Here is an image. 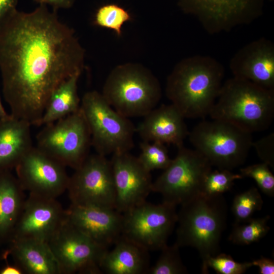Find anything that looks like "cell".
<instances>
[{
	"mask_svg": "<svg viewBox=\"0 0 274 274\" xmlns=\"http://www.w3.org/2000/svg\"><path fill=\"white\" fill-rule=\"evenodd\" d=\"M75 31L47 5L17 10L0 26V72L11 115L40 126L55 89L84 66Z\"/></svg>",
	"mask_w": 274,
	"mask_h": 274,
	"instance_id": "1",
	"label": "cell"
},
{
	"mask_svg": "<svg viewBox=\"0 0 274 274\" xmlns=\"http://www.w3.org/2000/svg\"><path fill=\"white\" fill-rule=\"evenodd\" d=\"M224 73L222 64L211 56L186 57L168 76L165 95L185 118H203L217 98Z\"/></svg>",
	"mask_w": 274,
	"mask_h": 274,
	"instance_id": "2",
	"label": "cell"
},
{
	"mask_svg": "<svg viewBox=\"0 0 274 274\" xmlns=\"http://www.w3.org/2000/svg\"><path fill=\"white\" fill-rule=\"evenodd\" d=\"M227 208L222 194H200L181 205L177 213V239L180 247H191L202 260L201 271L207 273L208 259L218 254L224 230Z\"/></svg>",
	"mask_w": 274,
	"mask_h": 274,
	"instance_id": "3",
	"label": "cell"
},
{
	"mask_svg": "<svg viewBox=\"0 0 274 274\" xmlns=\"http://www.w3.org/2000/svg\"><path fill=\"white\" fill-rule=\"evenodd\" d=\"M209 116L251 133L265 130L274 118V90L232 77L223 83Z\"/></svg>",
	"mask_w": 274,
	"mask_h": 274,
	"instance_id": "4",
	"label": "cell"
},
{
	"mask_svg": "<svg viewBox=\"0 0 274 274\" xmlns=\"http://www.w3.org/2000/svg\"><path fill=\"white\" fill-rule=\"evenodd\" d=\"M101 93L113 109L129 118L143 117L156 108L162 89L158 79L149 68L129 62L113 68Z\"/></svg>",
	"mask_w": 274,
	"mask_h": 274,
	"instance_id": "5",
	"label": "cell"
},
{
	"mask_svg": "<svg viewBox=\"0 0 274 274\" xmlns=\"http://www.w3.org/2000/svg\"><path fill=\"white\" fill-rule=\"evenodd\" d=\"M252 134L229 122L212 119L197 124L188 136L212 166L231 170L245 162L252 147Z\"/></svg>",
	"mask_w": 274,
	"mask_h": 274,
	"instance_id": "6",
	"label": "cell"
},
{
	"mask_svg": "<svg viewBox=\"0 0 274 274\" xmlns=\"http://www.w3.org/2000/svg\"><path fill=\"white\" fill-rule=\"evenodd\" d=\"M80 107L96 153L106 156L129 152L133 147L135 127L128 118L113 109L101 93L87 92Z\"/></svg>",
	"mask_w": 274,
	"mask_h": 274,
	"instance_id": "7",
	"label": "cell"
},
{
	"mask_svg": "<svg viewBox=\"0 0 274 274\" xmlns=\"http://www.w3.org/2000/svg\"><path fill=\"white\" fill-rule=\"evenodd\" d=\"M178 149L175 158L152 184V191L160 194L163 202L175 206L202 194L205 179L212 166L196 150L184 145Z\"/></svg>",
	"mask_w": 274,
	"mask_h": 274,
	"instance_id": "8",
	"label": "cell"
},
{
	"mask_svg": "<svg viewBox=\"0 0 274 274\" xmlns=\"http://www.w3.org/2000/svg\"><path fill=\"white\" fill-rule=\"evenodd\" d=\"M37 147L65 166L76 169L89 155L91 134L80 108L53 123L38 133Z\"/></svg>",
	"mask_w": 274,
	"mask_h": 274,
	"instance_id": "9",
	"label": "cell"
},
{
	"mask_svg": "<svg viewBox=\"0 0 274 274\" xmlns=\"http://www.w3.org/2000/svg\"><path fill=\"white\" fill-rule=\"evenodd\" d=\"M123 214L122 234L146 250H161L167 245L177 223L176 206L146 200Z\"/></svg>",
	"mask_w": 274,
	"mask_h": 274,
	"instance_id": "10",
	"label": "cell"
},
{
	"mask_svg": "<svg viewBox=\"0 0 274 274\" xmlns=\"http://www.w3.org/2000/svg\"><path fill=\"white\" fill-rule=\"evenodd\" d=\"M60 274L102 273L101 259L106 248L79 231L66 219L48 243Z\"/></svg>",
	"mask_w": 274,
	"mask_h": 274,
	"instance_id": "11",
	"label": "cell"
},
{
	"mask_svg": "<svg viewBox=\"0 0 274 274\" xmlns=\"http://www.w3.org/2000/svg\"><path fill=\"white\" fill-rule=\"evenodd\" d=\"M70 177L66 191L71 204L115 208V188L110 160L89 155Z\"/></svg>",
	"mask_w": 274,
	"mask_h": 274,
	"instance_id": "12",
	"label": "cell"
},
{
	"mask_svg": "<svg viewBox=\"0 0 274 274\" xmlns=\"http://www.w3.org/2000/svg\"><path fill=\"white\" fill-rule=\"evenodd\" d=\"M211 33L226 31L260 14L263 0H177Z\"/></svg>",
	"mask_w": 274,
	"mask_h": 274,
	"instance_id": "13",
	"label": "cell"
},
{
	"mask_svg": "<svg viewBox=\"0 0 274 274\" xmlns=\"http://www.w3.org/2000/svg\"><path fill=\"white\" fill-rule=\"evenodd\" d=\"M65 167L37 147H32L15 168L24 191L56 198L67 190L70 177Z\"/></svg>",
	"mask_w": 274,
	"mask_h": 274,
	"instance_id": "14",
	"label": "cell"
},
{
	"mask_svg": "<svg viewBox=\"0 0 274 274\" xmlns=\"http://www.w3.org/2000/svg\"><path fill=\"white\" fill-rule=\"evenodd\" d=\"M110 161L115 188V208L123 214L145 201L152 191L151 172L129 152L112 154Z\"/></svg>",
	"mask_w": 274,
	"mask_h": 274,
	"instance_id": "15",
	"label": "cell"
},
{
	"mask_svg": "<svg viewBox=\"0 0 274 274\" xmlns=\"http://www.w3.org/2000/svg\"><path fill=\"white\" fill-rule=\"evenodd\" d=\"M65 220V210L56 198L29 194L9 242L29 239L48 243Z\"/></svg>",
	"mask_w": 274,
	"mask_h": 274,
	"instance_id": "16",
	"label": "cell"
},
{
	"mask_svg": "<svg viewBox=\"0 0 274 274\" xmlns=\"http://www.w3.org/2000/svg\"><path fill=\"white\" fill-rule=\"evenodd\" d=\"M65 217L73 226L107 249L122 234L123 214L114 208L71 204Z\"/></svg>",
	"mask_w": 274,
	"mask_h": 274,
	"instance_id": "17",
	"label": "cell"
},
{
	"mask_svg": "<svg viewBox=\"0 0 274 274\" xmlns=\"http://www.w3.org/2000/svg\"><path fill=\"white\" fill-rule=\"evenodd\" d=\"M233 77L274 90V45L262 38L242 47L231 59Z\"/></svg>",
	"mask_w": 274,
	"mask_h": 274,
	"instance_id": "18",
	"label": "cell"
},
{
	"mask_svg": "<svg viewBox=\"0 0 274 274\" xmlns=\"http://www.w3.org/2000/svg\"><path fill=\"white\" fill-rule=\"evenodd\" d=\"M184 117L172 104L155 108L144 116L135 127L143 141L183 145L189 131Z\"/></svg>",
	"mask_w": 274,
	"mask_h": 274,
	"instance_id": "19",
	"label": "cell"
},
{
	"mask_svg": "<svg viewBox=\"0 0 274 274\" xmlns=\"http://www.w3.org/2000/svg\"><path fill=\"white\" fill-rule=\"evenodd\" d=\"M30 126L11 114L0 119V172L15 168L33 147Z\"/></svg>",
	"mask_w": 274,
	"mask_h": 274,
	"instance_id": "20",
	"label": "cell"
},
{
	"mask_svg": "<svg viewBox=\"0 0 274 274\" xmlns=\"http://www.w3.org/2000/svg\"><path fill=\"white\" fill-rule=\"evenodd\" d=\"M4 253L10 255L24 273L60 274L48 243L29 239H13Z\"/></svg>",
	"mask_w": 274,
	"mask_h": 274,
	"instance_id": "21",
	"label": "cell"
},
{
	"mask_svg": "<svg viewBox=\"0 0 274 274\" xmlns=\"http://www.w3.org/2000/svg\"><path fill=\"white\" fill-rule=\"evenodd\" d=\"M113 246L101 259L102 273L147 274L149 268L148 251L122 235Z\"/></svg>",
	"mask_w": 274,
	"mask_h": 274,
	"instance_id": "22",
	"label": "cell"
},
{
	"mask_svg": "<svg viewBox=\"0 0 274 274\" xmlns=\"http://www.w3.org/2000/svg\"><path fill=\"white\" fill-rule=\"evenodd\" d=\"M24 192L10 170L0 172V244L11 238L26 199Z\"/></svg>",
	"mask_w": 274,
	"mask_h": 274,
	"instance_id": "23",
	"label": "cell"
},
{
	"mask_svg": "<svg viewBox=\"0 0 274 274\" xmlns=\"http://www.w3.org/2000/svg\"><path fill=\"white\" fill-rule=\"evenodd\" d=\"M80 75L78 74L73 76L55 89L48 100L40 126L53 123L80 108L77 91Z\"/></svg>",
	"mask_w": 274,
	"mask_h": 274,
	"instance_id": "24",
	"label": "cell"
},
{
	"mask_svg": "<svg viewBox=\"0 0 274 274\" xmlns=\"http://www.w3.org/2000/svg\"><path fill=\"white\" fill-rule=\"evenodd\" d=\"M269 219V216H266L252 218L243 225L235 224L229 235V241L240 245H247L259 241L268 232Z\"/></svg>",
	"mask_w": 274,
	"mask_h": 274,
	"instance_id": "25",
	"label": "cell"
},
{
	"mask_svg": "<svg viewBox=\"0 0 274 274\" xmlns=\"http://www.w3.org/2000/svg\"><path fill=\"white\" fill-rule=\"evenodd\" d=\"M263 201L258 189L252 187L237 194L233 199L232 212L235 224L245 223L252 218V216L262 207Z\"/></svg>",
	"mask_w": 274,
	"mask_h": 274,
	"instance_id": "26",
	"label": "cell"
},
{
	"mask_svg": "<svg viewBox=\"0 0 274 274\" xmlns=\"http://www.w3.org/2000/svg\"><path fill=\"white\" fill-rule=\"evenodd\" d=\"M131 19V15L124 8L116 4H109L97 10L94 22L96 25L112 30L118 36H121L123 25Z\"/></svg>",
	"mask_w": 274,
	"mask_h": 274,
	"instance_id": "27",
	"label": "cell"
},
{
	"mask_svg": "<svg viewBox=\"0 0 274 274\" xmlns=\"http://www.w3.org/2000/svg\"><path fill=\"white\" fill-rule=\"evenodd\" d=\"M180 247L176 243L166 245L155 264L149 267L147 274H183L187 272L180 254Z\"/></svg>",
	"mask_w": 274,
	"mask_h": 274,
	"instance_id": "28",
	"label": "cell"
},
{
	"mask_svg": "<svg viewBox=\"0 0 274 274\" xmlns=\"http://www.w3.org/2000/svg\"><path fill=\"white\" fill-rule=\"evenodd\" d=\"M140 146L141 153L138 158L148 170H164L170 163L172 159L168 155L165 144L142 141Z\"/></svg>",
	"mask_w": 274,
	"mask_h": 274,
	"instance_id": "29",
	"label": "cell"
},
{
	"mask_svg": "<svg viewBox=\"0 0 274 274\" xmlns=\"http://www.w3.org/2000/svg\"><path fill=\"white\" fill-rule=\"evenodd\" d=\"M240 174L233 173L226 169L211 170L207 176L202 194L208 196L222 194L229 191L235 180L242 179Z\"/></svg>",
	"mask_w": 274,
	"mask_h": 274,
	"instance_id": "30",
	"label": "cell"
},
{
	"mask_svg": "<svg viewBox=\"0 0 274 274\" xmlns=\"http://www.w3.org/2000/svg\"><path fill=\"white\" fill-rule=\"evenodd\" d=\"M243 178L253 179L258 188L266 195L273 196L274 176L265 163L252 164L240 169V174Z\"/></svg>",
	"mask_w": 274,
	"mask_h": 274,
	"instance_id": "31",
	"label": "cell"
},
{
	"mask_svg": "<svg viewBox=\"0 0 274 274\" xmlns=\"http://www.w3.org/2000/svg\"><path fill=\"white\" fill-rule=\"evenodd\" d=\"M207 265L219 274H243L253 264L252 262H238L229 255L218 253L208 259Z\"/></svg>",
	"mask_w": 274,
	"mask_h": 274,
	"instance_id": "32",
	"label": "cell"
},
{
	"mask_svg": "<svg viewBox=\"0 0 274 274\" xmlns=\"http://www.w3.org/2000/svg\"><path fill=\"white\" fill-rule=\"evenodd\" d=\"M252 147L262 162L274 169V133L253 142Z\"/></svg>",
	"mask_w": 274,
	"mask_h": 274,
	"instance_id": "33",
	"label": "cell"
},
{
	"mask_svg": "<svg viewBox=\"0 0 274 274\" xmlns=\"http://www.w3.org/2000/svg\"><path fill=\"white\" fill-rule=\"evenodd\" d=\"M17 3L18 0H0V26L17 10Z\"/></svg>",
	"mask_w": 274,
	"mask_h": 274,
	"instance_id": "34",
	"label": "cell"
},
{
	"mask_svg": "<svg viewBox=\"0 0 274 274\" xmlns=\"http://www.w3.org/2000/svg\"><path fill=\"white\" fill-rule=\"evenodd\" d=\"M253 266L258 267L260 274H273L274 262L271 259L261 256L260 258L252 261Z\"/></svg>",
	"mask_w": 274,
	"mask_h": 274,
	"instance_id": "35",
	"label": "cell"
},
{
	"mask_svg": "<svg viewBox=\"0 0 274 274\" xmlns=\"http://www.w3.org/2000/svg\"><path fill=\"white\" fill-rule=\"evenodd\" d=\"M40 5H50L54 10L68 9L73 6L76 0H34Z\"/></svg>",
	"mask_w": 274,
	"mask_h": 274,
	"instance_id": "36",
	"label": "cell"
},
{
	"mask_svg": "<svg viewBox=\"0 0 274 274\" xmlns=\"http://www.w3.org/2000/svg\"><path fill=\"white\" fill-rule=\"evenodd\" d=\"M24 273L21 268L14 264L11 265L7 264L0 269V274H23Z\"/></svg>",
	"mask_w": 274,
	"mask_h": 274,
	"instance_id": "37",
	"label": "cell"
},
{
	"mask_svg": "<svg viewBox=\"0 0 274 274\" xmlns=\"http://www.w3.org/2000/svg\"><path fill=\"white\" fill-rule=\"evenodd\" d=\"M9 115L7 113L5 109L2 105L0 98V119L6 117Z\"/></svg>",
	"mask_w": 274,
	"mask_h": 274,
	"instance_id": "38",
	"label": "cell"
},
{
	"mask_svg": "<svg viewBox=\"0 0 274 274\" xmlns=\"http://www.w3.org/2000/svg\"><path fill=\"white\" fill-rule=\"evenodd\" d=\"M270 1H272V0H270Z\"/></svg>",
	"mask_w": 274,
	"mask_h": 274,
	"instance_id": "39",
	"label": "cell"
}]
</instances>
